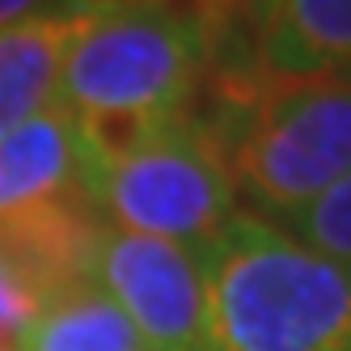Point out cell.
Returning <instances> with one entry per match:
<instances>
[{"instance_id":"6da1fadb","label":"cell","mask_w":351,"mask_h":351,"mask_svg":"<svg viewBox=\"0 0 351 351\" xmlns=\"http://www.w3.org/2000/svg\"><path fill=\"white\" fill-rule=\"evenodd\" d=\"M208 351H351V267L237 212L204 250Z\"/></svg>"},{"instance_id":"7a4b0ae2","label":"cell","mask_w":351,"mask_h":351,"mask_svg":"<svg viewBox=\"0 0 351 351\" xmlns=\"http://www.w3.org/2000/svg\"><path fill=\"white\" fill-rule=\"evenodd\" d=\"M216 153L237 204L254 216H292L351 173V77H258L245 110L220 132Z\"/></svg>"},{"instance_id":"3957f363","label":"cell","mask_w":351,"mask_h":351,"mask_svg":"<svg viewBox=\"0 0 351 351\" xmlns=\"http://www.w3.org/2000/svg\"><path fill=\"white\" fill-rule=\"evenodd\" d=\"M212 64L204 26L173 5L93 9L60 72L68 114H186Z\"/></svg>"},{"instance_id":"277c9868","label":"cell","mask_w":351,"mask_h":351,"mask_svg":"<svg viewBox=\"0 0 351 351\" xmlns=\"http://www.w3.org/2000/svg\"><path fill=\"white\" fill-rule=\"evenodd\" d=\"M89 195L106 212L110 229L165 237L199 254L237 216L229 169L186 114L165 119L132 157L102 169Z\"/></svg>"},{"instance_id":"5b68a950","label":"cell","mask_w":351,"mask_h":351,"mask_svg":"<svg viewBox=\"0 0 351 351\" xmlns=\"http://www.w3.org/2000/svg\"><path fill=\"white\" fill-rule=\"evenodd\" d=\"M93 284L123 309L148 351H208L204 254L102 224Z\"/></svg>"},{"instance_id":"8992f818","label":"cell","mask_w":351,"mask_h":351,"mask_svg":"<svg viewBox=\"0 0 351 351\" xmlns=\"http://www.w3.org/2000/svg\"><path fill=\"white\" fill-rule=\"evenodd\" d=\"M102 237L97 204L89 195H64L0 216V258L30 288L38 305L93 284V254Z\"/></svg>"},{"instance_id":"52a82bcc","label":"cell","mask_w":351,"mask_h":351,"mask_svg":"<svg viewBox=\"0 0 351 351\" xmlns=\"http://www.w3.org/2000/svg\"><path fill=\"white\" fill-rule=\"evenodd\" d=\"M254 72L271 81L351 77V0H271L258 9Z\"/></svg>"},{"instance_id":"ba28073f","label":"cell","mask_w":351,"mask_h":351,"mask_svg":"<svg viewBox=\"0 0 351 351\" xmlns=\"http://www.w3.org/2000/svg\"><path fill=\"white\" fill-rule=\"evenodd\" d=\"M64 195H89V182L72 114L56 106L0 136V216L51 204Z\"/></svg>"},{"instance_id":"9c48e42d","label":"cell","mask_w":351,"mask_h":351,"mask_svg":"<svg viewBox=\"0 0 351 351\" xmlns=\"http://www.w3.org/2000/svg\"><path fill=\"white\" fill-rule=\"evenodd\" d=\"M81 17H30L0 30V136L60 106V72Z\"/></svg>"},{"instance_id":"30bf717a","label":"cell","mask_w":351,"mask_h":351,"mask_svg":"<svg viewBox=\"0 0 351 351\" xmlns=\"http://www.w3.org/2000/svg\"><path fill=\"white\" fill-rule=\"evenodd\" d=\"M21 351H148V347L102 288L81 284L56 296L51 305H43L30 330L21 335Z\"/></svg>"},{"instance_id":"8fae6325","label":"cell","mask_w":351,"mask_h":351,"mask_svg":"<svg viewBox=\"0 0 351 351\" xmlns=\"http://www.w3.org/2000/svg\"><path fill=\"white\" fill-rule=\"evenodd\" d=\"M280 229H288L296 241H305L317 254L351 267V173L330 191H322L313 204L284 216Z\"/></svg>"},{"instance_id":"7c38bea8","label":"cell","mask_w":351,"mask_h":351,"mask_svg":"<svg viewBox=\"0 0 351 351\" xmlns=\"http://www.w3.org/2000/svg\"><path fill=\"white\" fill-rule=\"evenodd\" d=\"M38 313H43V305L30 296V288L13 275V267L0 258V326L13 330V335H26Z\"/></svg>"},{"instance_id":"4fadbf2b","label":"cell","mask_w":351,"mask_h":351,"mask_svg":"<svg viewBox=\"0 0 351 351\" xmlns=\"http://www.w3.org/2000/svg\"><path fill=\"white\" fill-rule=\"evenodd\" d=\"M186 13L204 26V34H208V43H216V34H224V30H233L237 21H245V17H254V5L258 0H186Z\"/></svg>"},{"instance_id":"5bb4252c","label":"cell","mask_w":351,"mask_h":351,"mask_svg":"<svg viewBox=\"0 0 351 351\" xmlns=\"http://www.w3.org/2000/svg\"><path fill=\"white\" fill-rule=\"evenodd\" d=\"M64 13H85V9L81 0H0V30L30 17H64Z\"/></svg>"},{"instance_id":"9a60e30c","label":"cell","mask_w":351,"mask_h":351,"mask_svg":"<svg viewBox=\"0 0 351 351\" xmlns=\"http://www.w3.org/2000/svg\"><path fill=\"white\" fill-rule=\"evenodd\" d=\"M128 5H173V0H81L85 13H93V9H128Z\"/></svg>"},{"instance_id":"2e32d148","label":"cell","mask_w":351,"mask_h":351,"mask_svg":"<svg viewBox=\"0 0 351 351\" xmlns=\"http://www.w3.org/2000/svg\"><path fill=\"white\" fill-rule=\"evenodd\" d=\"M0 351H21V335H13V330L0 326Z\"/></svg>"},{"instance_id":"e0dca14e","label":"cell","mask_w":351,"mask_h":351,"mask_svg":"<svg viewBox=\"0 0 351 351\" xmlns=\"http://www.w3.org/2000/svg\"><path fill=\"white\" fill-rule=\"evenodd\" d=\"M271 5V0H258V5H254V17H258V9H267Z\"/></svg>"}]
</instances>
